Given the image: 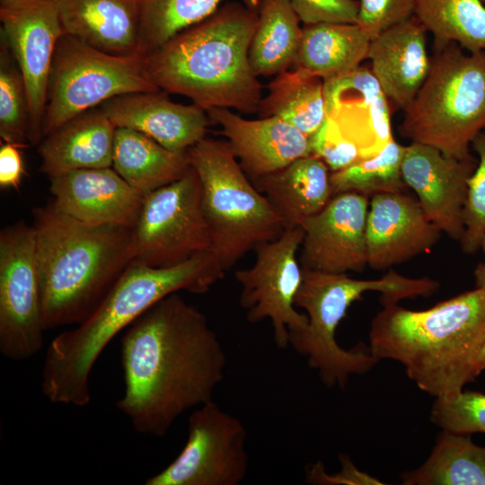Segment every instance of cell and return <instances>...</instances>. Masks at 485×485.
<instances>
[{"mask_svg":"<svg viewBox=\"0 0 485 485\" xmlns=\"http://www.w3.org/2000/svg\"><path fill=\"white\" fill-rule=\"evenodd\" d=\"M471 147L478 156L476 167L469 178L463 209V234L459 241L466 253L481 249L485 235V128L473 138Z\"/></svg>","mask_w":485,"mask_h":485,"instance_id":"cell-35","label":"cell"},{"mask_svg":"<svg viewBox=\"0 0 485 485\" xmlns=\"http://www.w3.org/2000/svg\"><path fill=\"white\" fill-rule=\"evenodd\" d=\"M368 198L347 192L300 225L304 230L300 264L327 273L361 271L367 265L366 228Z\"/></svg>","mask_w":485,"mask_h":485,"instance_id":"cell-15","label":"cell"},{"mask_svg":"<svg viewBox=\"0 0 485 485\" xmlns=\"http://www.w3.org/2000/svg\"><path fill=\"white\" fill-rule=\"evenodd\" d=\"M382 304L369 332V349L377 360L400 362L419 388L436 398L460 392L481 374L485 289L476 287L422 311Z\"/></svg>","mask_w":485,"mask_h":485,"instance_id":"cell-3","label":"cell"},{"mask_svg":"<svg viewBox=\"0 0 485 485\" xmlns=\"http://www.w3.org/2000/svg\"><path fill=\"white\" fill-rule=\"evenodd\" d=\"M483 4H485V0H482Z\"/></svg>","mask_w":485,"mask_h":485,"instance_id":"cell-44","label":"cell"},{"mask_svg":"<svg viewBox=\"0 0 485 485\" xmlns=\"http://www.w3.org/2000/svg\"><path fill=\"white\" fill-rule=\"evenodd\" d=\"M303 278L295 297V307L305 311V328L289 332V345L307 357L308 366L316 370L329 387H344L350 375L368 372L378 361L366 348L349 350L337 342V327L349 306L366 292H378L380 301L398 303L401 299L428 296L438 283L428 278H410L391 269L376 279H356L347 274L327 273L303 269Z\"/></svg>","mask_w":485,"mask_h":485,"instance_id":"cell-6","label":"cell"},{"mask_svg":"<svg viewBox=\"0 0 485 485\" xmlns=\"http://www.w3.org/2000/svg\"><path fill=\"white\" fill-rule=\"evenodd\" d=\"M323 83L326 117L362 159L380 153L393 137L389 100L371 69L359 66Z\"/></svg>","mask_w":485,"mask_h":485,"instance_id":"cell-17","label":"cell"},{"mask_svg":"<svg viewBox=\"0 0 485 485\" xmlns=\"http://www.w3.org/2000/svg\"><path fill=\"white\" fill-rule=\"evenodd\" d=\"M370 40L357 23L304 25L292 65L327 80L348 73L367 59Z\"/></svg>","mask_w":485,"mask_h":485,"instance_id":"cell-26","label":"cell"},{"mask_svg":"<svg viewBox=\"0 0 485 485\" xmlns=\"http://www.w3.org/2000/svg\"><path fill=\"white\" fill-rule=\"evenodd\" d=\"M414 16L432 33L437 49L455 43L470 52L485 50L482 0H417Z\"/></svg>","mask_w":485,"mask_h":485,"instance_id":"cell-31","label":"cell"},{"mask_svg":"<svg viewBox=\"0 0 485 485\" xmlns=\"http://www.w3.org/2000/svg\"><path fill=\"white\" fill-rule=\"evenodd\" d=\"M478 368L481 373L485 369V341L478 357Z\"/></svg>","mask_w":485,"mask_h":485,"instance_id":"cell-43","label":"cell"},{"mask_svg":"<svg viewBox=\"0 0 485 485\" xmlns=\"http://www.w3.org/2000/svg\"><path fill=\"white\" fill-rule=\"evenodd\" d=\"M303 238L300 225L286 228L278 238L257 244L253 265L234 274L241 287L239 302L247 321L257 323L269 319L279 348L289 345V332L305 328L308 322L307 315L299 313L295 305L303 278L296 257Z\"/></svg>","mask_w":485,"mask_h":485,"instance_id":"cell-12","label":"cell"},{"mask_svg":"<svg viewBox=\"0 0 485 485\" xmlns=\"http://www.w3.org/2000/svg\"><path fill=\"white\" fill-rule=\"evenodd\" d=\"M417 0H359L357 24L373 40L414 15Z\"/></svg>","mask_w":485,"mask_h":485,"instance_id":"cell-38","label":"cell"},{"mask_svg":"<svg viewBox=\"0 0 485 485\" xmlns=\"http://www.w3.org/2000/svg\"><path fill=\"white\" fill-rule=\"evenodd\" d=\"M481 248L484 252V260L476 267L474 278L476 287L485 289V235L482 239Z\"/></svg>","mask_w":485,"mask_h":485,"instance_id":"cell-42","label":"cell"},{"mask_svg":"<svg viewBox=\"0 0 485 485\" xmlns=\"http://www.w3.org/2000/svg\"><path fill=\"white\" fill-rule=\"evenodd\" d=\"M242 422L213 400L188 419L187 442L179 455L146 485H238L249 470Z\"/></svg>","mask_w":485,"mask_h":485,"instance_id":"cell-11","label":"cell"},{"mask_svg":"<svg viewBox=\"0 0 485 485\" xmlns=\"http://www.w3.org/2000/svg\"><path fill=\"white\" fill-rule=\"evenodd\" d=\"M116 128L101 108L79 114L38 145L40 171L49 178L73 170L111 167Z\"/></svg>","mask_w":485,"mask_h":485,"instance_id":"cell-23","label":"cell"},{"mask_svg":"<svg viewBox=\"0 0 485 485\" xmlns=\"http://www.w3.org/2000/svg\"><path fill=\"white\" fill-rule=\"evenodd\" d=\"M1 37L22 74L30 107L29 142L43 139L48 84L57 45L65 34L60 0H0Z\"/></svg>","mask_w":485,"mask_h":485,"instance_id":"cell-14","label":"cell"},{"mask_svg":"<svg viewBox=\"0 0 485 485\" xmlns=\"http://www.w3.org/2000/svg\"><path fill=\"white\" fill-rule=\"evenodd\" d=\"M311 154L320 158L331 172H336L361 160L357 148L340 133L338 126L326 117L309 137Z\"/></svg>","mask_w":485,"mask_h":485,"instance_id":"cell-37","label":"cell"},{"mask_svg":"<svg viewBox=\"0 0 485 485\" xmlns=\"http://www.w3.org/2000/svg\"><path fill=\"white\" fill-rule=\"evenodd\" d=\"M187 153L200 180L211 250L225 271L257 244L282 234V217L250 181L227 141L205 137Z\"/></svg>","mask_w":485,"mask_h":485,"instance_id":"cell-8","label":"cell"},{"mask_svg":"<svg viewBox=\"0 0 485 485\" xmlns=\"http://www.w3.org/2000/svg\"><path fill=\"white\" fill-rule=\"evenodd\" d=\"M164 93L123 94L106 101L100 108L116 128L137 130L169 150L187 152L206 137L209 117L197 104L176 103Z\"/></svg>","mask_w":485,"mask_h":485,"instance_id":"cell-21","label":"cell"},{"mask_svg":"<svg viewBox=\"0 0 485 485\" xmlns=\"http://www.w3.org/2000/svg\"><path fill=\"white\" fill-rule=\"evenodd\" d=\"M49 180L53 202L70 216L93 225L135 227L145 195L113 168L73 170Z\"/></svg>","mask_w":485,"mask_h":485,"instance_id":"cell-19","label":"cell"},{"mask_svg":"<svg viewBox=\"0 0 485 485\" xmlns=\"http://www.w3.org/2000/svg\"><path fill=\"white\" fill-rule=\"evenodd\" d=\"M289 0H261L249 59L257 76L277 75L290 69L302 28Z\"/></svg>","mask_w":485,"mask_h":485,"instance_id":"cell-28","label":"cell"},{"mask_svg":"<svg viewBox=\"0 0 485 485\" xmlns=\"http://www.w3.org/2000/svg\"><path fill=\"white\" fill-rule=\"evenodd\" d=\"M20 146L5 143L0 146V187L18 190L24 172Z\"/></svg>","mask_w":485,"mask_h":485,"instance_id":"cell-41","label":"cell"},{"mask_svg":"<svg viewBox=\"0 0 485 485\" xmlns=\"http://www.w3.org/2000/svg\"><path fill=\"white\" fill-rule=\"evenodd\" d=\"M160 90L148 75L146 55L110 54L64 34L51 66L43 137L113 97Z\"/></svg>","mask_w":485,"mask_h":485,"instance_id":"cell-9","label":"cell"},{"mask_svg":"<svg viewBox=\"0 0 485 485\" xmlns=\"http://www.w3.org/2000/svg\"><path fill=\"white\" fill-rule=\"evenodd\" d=\"M224 0H139V49L148 55L183 30L213 14ZM261 0H242L257 11Z\"/></svg>","mask_w":485,"mask_h":485,"instance_id":"cell-32","label":"cell"},{"mask_svg":"<svg viewBox=\"0 0 485 485\" xmlns=\"http://www.w3.org/2000/svg\"><path fill=\"white\" fill-rule=\"evenodd\" d=\"M201 197L191 165L179 180L146 195L134 227L135 260L164 268L212 251Z\"/></svg>","mask_w":485,"mask_h":485,"instance_id":"cell-10","label":"cell"},{"mask_svg":"<svg viewBox=\"0 0 485 485\" xmlns=\"http://www.w3.org/2000/svg\"><path fill=\"white\" fill-rule=\"evenodd\" d=\"M251 180L277 172L311 154L309 137L278 117L246 119L229 109L207 111Z\"/></svg>","mask_w":485,"mask_h":485,"instance_id":"cell-20","label":"cell"},{"mask_svg":"<svg viewBox=\"0 0 485 485\" xmlns=\"http://www.w3.org/2000/svg\"><path fill=\"white\" fill-rule=\"evenodd\" d=\"M367 59L388 100L405 110L430 70L427 30L413 15L371 40Z\"/></svg>","mask_w":485,"mask_h":485,"instance_id":"cell-22","label":"cell"},{"mask_svg":"<svg viewBox=\"0 0 485 485\" xmlns=\"http://www.w3.org/2000/svg\"><path fill=\"white\" fill-rule=\"evenodd\" d=\"M441 233L419 201L403 191L376 194L366 218L367 265L388 269L428 252Z\"/></svg>","mask_w":485,"mask_h":485,"instance_id":"cell-18","label":"cell"},{"mask_svg":"<svg viewBox=\"0 0 485 485\" xmlns=\"http://www.w3.org/2000/svg\"><path fill=\"white\" fill-rule=\"evenodd\" d=\"M225 272L212 251L164 268L147 266L134 259L89 317L49 343L42 367L44 396L55 404L87 406L91 402L92 369L120 331L172 293H207Z\"/></svg>","mask_w":485,"mask_h":485,"instance_id":"cell-2","label":"cell"},{"mask_svg":"<svg viewBox=\"0 0 485 485\" xmlns=\"http://www.w3.org/2000/svg\"><path fill=\"white\" fill-rule=\"evenodd\" d=\"M430 419L443 430L458 433H485V393L461 391L436 398Z\"/></svg>","mask_w":485,"mask_h":485,"instance_id":"cell-36","label":"cell"},{"mask_svg":"<svg viewBox=\"0 0 485 485\" xmlns=\"http://www.w3.org/2000/svg\"><path fill=\"white\" fill-rule=\"evenodd\" d=\"M477 161L455 158L419 143L406 146L401 175L417 195L427 217L449 237L460 241L464 230L463 209L468 181Z\"/></svg>","mask_w":485,"mask_h":485,"instance_id":"cell-16","label":"cell"},{"mask_svg":"<svg viewBox=\"0 0 485 485\" xmlns=\"http://www.w3.org/2000/svg\"><path fill=\"white\" fill-rule=\"evenodd\" d=\"M404 149L405 146L393 138L376 155L331 172L332 197L354 192L372 198L379 193L403 191L407 187L401 175Z\"/></svg>","mask_w":485,"mask_h":485,"instance_id":"cell-33","label":"cell"},{"mask_svg":"<svg viewBox=\"0 0 485 485\" xmlns=\"http://www.w3.org/2000/svg\"><path fill=\"white\" fill-rule=\"evenodd\" d=\"M44 331L34 230L16 221L0 233V352L26 360L42 348Z\"/></svg>","mask_w":485,"mask_h":485,"instance_id":"cell-13","label":"cell"},{"mask_svg":"<svg viewBox=\"0 0 485 485\" xmlns=\"http://www.w3.org/2000/svg\"><path fill=\"white\" fill-rule=\"evenodd\" d=\"M304 25L320 22L357 23V0H289Z\"/></svg>","mask_w":485,"mask_h":485,"instance_id":"cell-39","label":"cell"},{"mask_svg":"<svg viewBox=\"0 0 485 485\" xmlns=\"http://www.w3.org/2000/svg\"><path fill=\"white\" fill-rule=\"evenodd\" d=\"M330 169L309 154L272 173L251 180L282 217L285 227L299 226L322 211L331 195Z\"/></svg>","mask_w":485,"mask_h":485,"instance_id":"cell-25","label":"cell"},{"mask_svg":"<svg viewBox=\"0 0 485 485\" xmlns=\"http://www.w3.org/2000/svg\"><path fill=\"white\" fill-rule=\"evenodd\" d=\"M257 22L258 12L243 3L221 5L146 55L151 80L163 92L184 95L206 111H259L261 84L249 59Z\"/></svg>","mask_w":485,"mask_h":485,"instance_id":"cell-5","label":"cell"},{"mask_svg":"<svg viewBox=\"0 0 485 485\" xmlns=\"http://www.w3.org/2000/svg\"><path fill=\"white\" fill-rule=\"evenodd\" d=\"M65 34L114 55L141 53L139 0H60Z\"/></svg>","mask_w":485,"mask_h":485,"instance_id":"cell-24","label":"cell"},{"mask_svg":"<svg viewBox=\"0 0 485 485\" xmlns=\"http://www.w3.org/2000/svg\"><path fill=\"white\" fill-rule=\"evenodd\" d=\"M124 392L116 406L143 435L163 436L213 400L226 354L207 316L178 292L152 305L121 339Z\"/></svg>","mask_w":485,"mask_h":485,"instance_id":"cell-1","label":"cell"},{"mask_svg":"<svg viewBox=\"0 0 485 485\" xmlns=\"http://www.w3.org/2000/svg\"><path fill=\"white\" fill-rule=\"evenodd\" d=\"M401 134L455 158L471 155L485 128V50L470 52L455 43L431 57L423 85L404 110Z\"/></svg>","mask_w":485,"mask_h":485,"instance_id":"cell-7","label":"cell"},{"mask_svg":"<svg viewBox=\"0 0 485 485\" xmlns=\"http://www.w3.org/2000/svg\"><path fill=\"white\" fill-rule=\"evenodd\" d=\"M30 107L22 74L5 40L0 44V137L25 148L30 133Z\"/></svg>","mask_w":485,"mask_h":485,"instance_id":"cell-34","label":"cell"},{"mask_svg":"<svg viewBox=\"0 0 485 485\" xmlns=\"http://www.w3.org/2000/svg\"><path fill=\"white\" fill-rule=\"evenodd\" d=\"M45 331L83 322L135 259L134 228L93 225L53 201L33 209Z\"/></svg>","mask_w":485,"mask_h":485,"instance_id":"cell-4","label":"cell"},{"mask_svg":"<svg viewBox=\"0 0 485 485\" xmlns=\"http://www.w3.org/2000/svg\"><path fill=\"white\" fill-rule=\"evenodd\" d=\"M341 471L327 474L321 462L311 466L306 474V481L313 484H382L378 480L360 472L346 454L340 455Z\"/></svg>","mask_w":485,"mask_h":485,"instance_id":"cell-40","label":"cell"},{"mask_svg":"<svg viewBox=\"0 0 485 485\" xmlns=\"http://www.w3.org/2000/svg\"><path fill=\"white\" fill-rule=\"evenodd\" d=\"M401 479L405 485H485V446L470 434L443 430L428 459Z\"/></svg>","mask_w":485,"mask_h":485,"instance_id":"cell-30","label":"cell"},{"mask_svg":"<svg viewBox=\"0 0 485 485\" xmlns=\"http://www.w3.org/2000/svg\"><path fill=\"white\" fill-rule=\"evenodd\" d=\"M259 112L260 118L278 117L309 137L326 118L323 80L300 69L286 70L269 84Z\"/></svg>","mask_w":485,"mask_h":485,"instance_id":"cell-29","label":"cell"},{"mask_svg":"<svg viewBox=\"0 0 485 485\" xmlns=\"http://www.w3.org/2000/svg\"><path fill=\"white\" fill-rule=\"evenodd\" d=\"M190 167L187 152L169 150L134 129L116 128L112 168L143 195L179 180Z\"/></svg>","mask_w":485,"mask_h":485,"instance_id":"cell-27","label":"cell"}]
</instances>
